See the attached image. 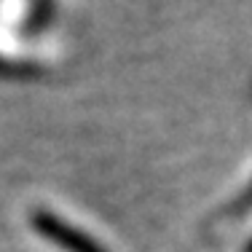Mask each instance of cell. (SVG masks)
<instances>
[{"mask_svg":"<svg viewBox=\"0 0 252 252\" xmlns=\"http://www.w3.org/2000/svg\"><path fill=\"white\" fill-rule=\"evenodd\" d=\"M32 228L40 236H46L49 242H54L57 247H62L64 252H107L94 236H89L81 228L70 225L67 220H62L59 215L49 212V209H35L32 212Z\"/></svg>","mask_w":252,"mask_h":252,"instance_id":"cell-1","label":"cell"},{"mask_svg":"<svg viewBox=\"0 0 252 252\" xmlns=\"http://www.w3.org/2000/svg\"><path fill=\"white\" fill-rule=\"evenodd\" d=\"M244 252H252V239H250V244H247V250H244Z\"/></svg>","mask_w":252,"mask_h":252,"instance_id":"cell-3","label":"cell"},{"mask_svg":"<svg viewBox=\"0 0 252 252\" xmlns=\"http://www.w3.org/2000/svg\"><path fill=\"white\" fill-rule=\"evenodd\" d=\"M252 207V183H250V188L242 193V199H239V204H236V209L239 212H247V209Z\"/></svg>","mask_w":252,"mask_h":252,"instance_id":"cell-2","label":"cell"}]
</instances>
